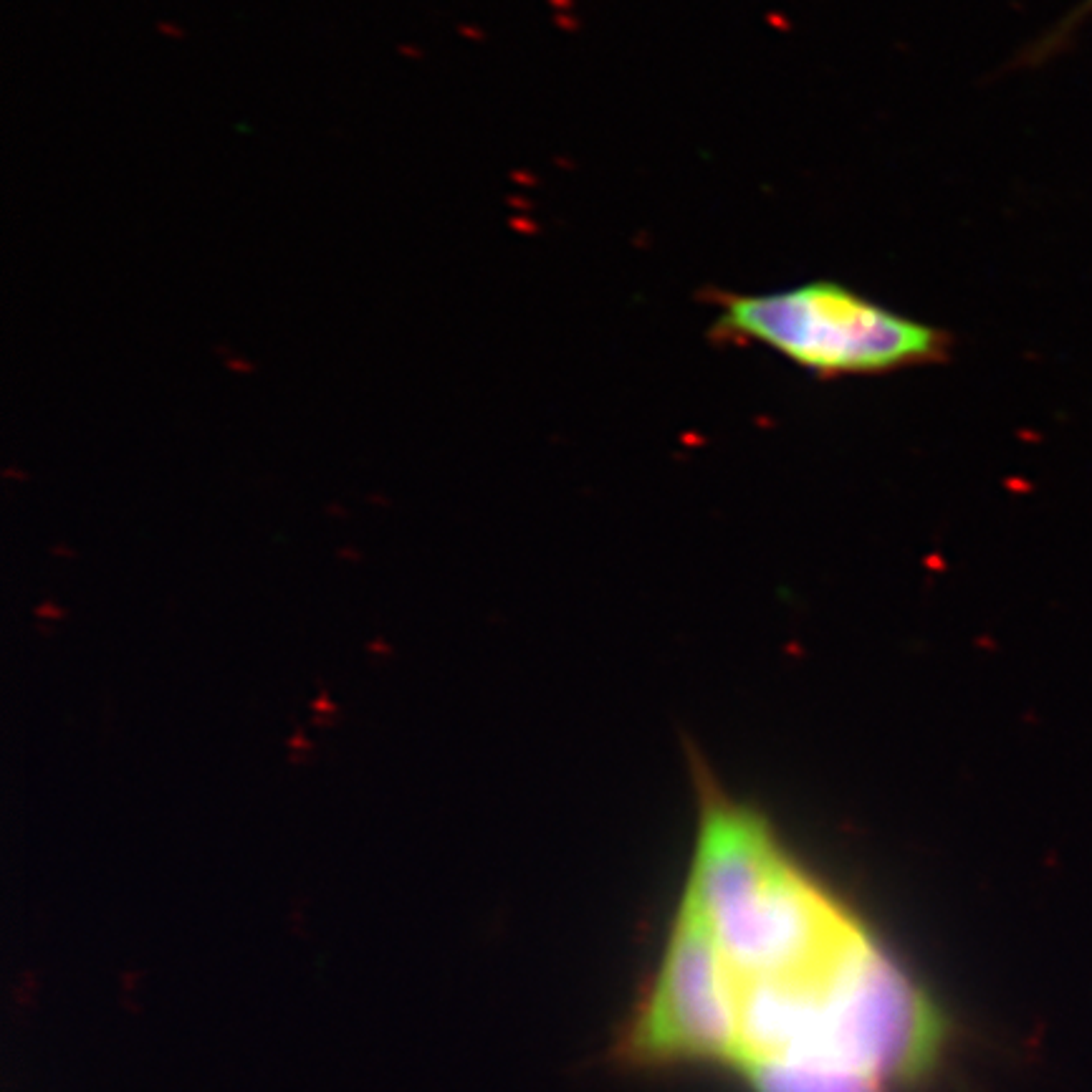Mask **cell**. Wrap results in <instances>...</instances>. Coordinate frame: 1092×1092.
Wrapping results in <instances>:
<instances>
[{
    "label": "cell",
    "mask_w": 1092,
    "mask_h": 1092,
    "mask_svg": "<svg viewBox=\"0 0 1092 1092\" xmlns=\"http://www.w3.org/2000/svg\"><path fill=\"white\" fill-rule=\"evenodd\" d=\"M157 33H162L164 38H172V41H183L187 33L185 28L178 26V23H172V21H160L157 23Z\"/></svg>",
    "instance_id": "277c9868"
},
{
    "label": "cell",
    "mask_w": 1092,
    "mask_h": 1092,
    "mask_svg": "<svg viewBox=\"0 0 1092 1092\" xmlns=\"http://www.w3.org/2000/svg\"><path fill=\"white\" fill-rule=\"evenodd\" d=\"M695 832L660 956L610 1047L630 1072L748 1092H913L954 1027L928 984L774 820L688 744Z\"/></svg>",
    "instance_id": "6da1fadb"
},
{
    "label": "cell",
    "mask_w": 1092,
    "mask_h": 1092,
    "mask_svg": "<svg viewBox=\"0 0 1092 1092\" xmlns=\"http://www.w3.org/2000/svg\"><path fill=\"white\" fill-rule=\"evenodd\" d=\"M1092 16V0H1080L1069 13H1067L1065 18L1057 23L1055 28H1049L1039 41H1035L1024 56H1022V64H1027V66H1037L1042 61H1047V58H1052V56L1057 54L1060 49H1065L1067 44L1075 38V33H1077V28L1082 26L1088 18Z\"/></svg>",
    "instance_id": "3957f363"
},
{
    "label": "cell",
    "mask_w": 1092,
    "mask_h": 1092,
    "mask_svg": "<svg viewBox=\"0 0 1092 1092\" xmlns=\"http://www.w3.org/2000/svg\"><path fill=\"white\" fill-rule=\"evenodd\" d=\"M398 54L407 61H423L425 58V49L415 46V44H398Z\"/></svg>",
    "instance_id": "5b68a950"
},
{
    "label": "cell",
    "mask_w": 1092,
    "mask_h": 1092,
    "mask_svg": "<svg viewBox=\"0 0 1092 1092\" xmlns=\"http://www.w3.org/2000/svg\"><path fill=\"white\" fill-rule=\"evenodd\" d=\"M716 334L774 349L820 377L888 374L948 357L951 337L837 281L769 293H720Z\"/></svg>",
    "instance_id": "7a4b0ae2"
},
{
    "label": "cell",
    "mask_w": 1092,
    "mask_h": 1092,
    "mask_svg": "<svg viewBox=\"0 0 1092 1092\" xmlns=\"http://www.w3.org/2000/svg\"><path fill=\"white\" fill-rule=\"evenodd\" d=\"M458 36L460 38H466V41H483L486 38V33L480 30L479 26H471V23H458Z\"/></svg>",
    "instance_id": "8992f818"
}]
</instances>
